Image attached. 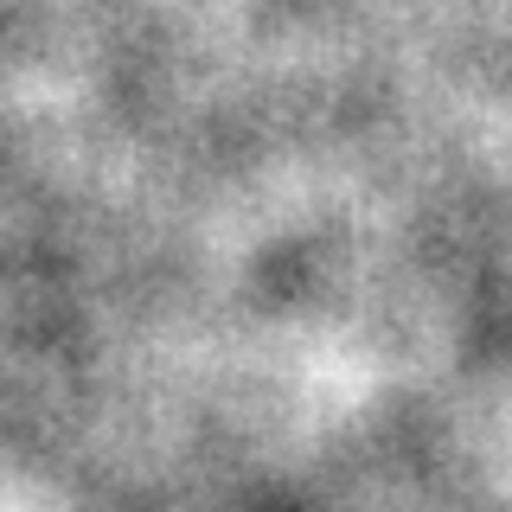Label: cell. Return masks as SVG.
Here are the masks:
<instances>
[]
</instances>
